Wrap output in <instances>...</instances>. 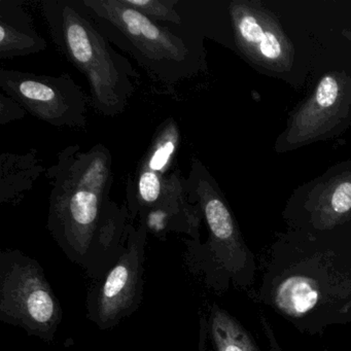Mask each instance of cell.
<instances>
[{"instance_id": "obj_1", "label": "cell", "mask_w": 351, "mask_h": 351, "mask_svg": "<svg viewBox=\"0 0 351 351\" xmlns=\"http://www.w3.org/2000/svg\"><path fill=\"white\" fill-rule=\"evenodd\" d=\"M258 300L311 336L351 322V223L279 234L269 248Z\"/></svg>"}, {"instance_id": "obj_2", "label": "cell", "mask_w": 351, "mask_h": 351, "mask_svg": "<svg viewBox=\"0 0 351 351\" xmlns=\"http://www.w3.org/2000/svg\"><path fill=\"white\" fill-rule=\"evenodd\" d=\"M112 158L104 145L83 151L65 147L49 172L52 191L48 229L57 245L87 275L94 244L112 182Z\"/></svg>"}, {"instance_id": "obj_3", "label": "cell", "mask_w": 351, "mask_h": 351, "mask_svg": "<svg viewBox=\"0 0 351 351\" xmlns=\"http://www.w3.org/2000/svg\"><path fill=\"white\" fill-rule=\"evenodd\" d=\"M42 12L57 48L87 79L94 110L104 117L122 114L139 79L130 62L112 49L79 0H44Z\"/></svg>"}, {"instance_id": "obj_4", "label": "cell", "mask_w": 351, "mask_h": 351, "mask_svg": "<svg viewBox=\"0 0 351 351\" xmlns=\"http://www.w3.org/2000/svg\"><path fill=\"white\" fill-rule=\"evenodd\" d=\"M79 1L108 40L157 81L176 85L204 69V49L198 36L153 21L122 0Z\"/></svg>"}, {"instance_id": "obj_5", "label": "cell", "mask_w": 351, "mask_h": 351, "mask_svg": "<svg viewBox=\"0 0 351 351\" xmlns=\"http://www.w3.org/2000/svg\"><path fill=\"white\" fill-rule=\"evenodd\" d=\"M186 189L206 223L208 237L186 240V261L209 289L223 293L234 287L247 289L256 279V262L219 184L199 160L193 159Z\"/></svg>"}, {"instance_id": "obj_6", "label": "cell", "mask_w": 351, "mask_h": 351, "mask_svg": "<svg viewBox=\"0 0 351 351\" xmlns=\"http://www.w3.org/2000/svg\"><path fill=\"white\" fill-rule=\"evenodd\" d=\"M63 310L36 258L19 250L0 254V322L53 342Z\"/></svg>"}, {"instance_id": "obj_7", "label": "cell", "mask_w": 351, "mask_h": 351, "mask_svg": "<svg viewBox=\"0 0 351 351\" xmlns=\"http://www.w3.org/2000/svg\"><path fill=\"white\" fill-rule=\"evenodd\" d=\"M147 227L128 223L124 247L118 261L88 291L87 316L99 330L119 326L141 307L143 299Z\"/></svg>"}, {"instance_id": "obj_8", "label": "cell", "mask_w": 351, "mask_h": 351, "mask_svg": "<svg viewBox=\"0 0 351 351\" xmlns=\"http://www.w3.org/2000/svg\"><path fill=\"white\" fill-rule=\"evenodd\" d=\"M0 88L26 112L52 126L84 128L87 124V96L67 73L36 75L1 69Z\"/></svg>"}, {"instance_id": "obj_9", "label": "cell", "mask_w": 351, "mask_h": 351, "mask_svg": "<svg viewBox=\"0 0 351 351\" xmlns=\"http://www.w3.org/2000/svg\"><path fill=\"white\" fill-rule=\"evenodd\" d=\"M228 13L236 47L242 56L270 73L291 71L295 48L270 10L258 0H233Z\"/></svg>"}, {"instance_id": "obj_10", "label": "cell", "mask_w": 351, "mask_h": 351, "mask_svg": "<svg viewBox=\"0 0 351 351\" xmlns=\"http://www.w3.org/2000/svg\"><path fill=\"white\" fill-rule=\"evenodd\" d=\"M293 229L328 231L351 223V160L298 189L283 210Z\"/></svg>"}, {"instance_id": "obj_11", "label": "cell", "mask_w": 351, "mask_h": 351, "mask_svg": "<svg viewBox=\"0 0 351 351\" xmlns=\"http://www.w3.org/2000/svg\"><path fill=\"white\" fill-rule=\"evenodd\" d=\"M350 108V75L344 71L326 73L289 119L277 151L298 149L324 138L348 117Z\"/></svg>"}, {"instance_id": "obj_12", "label": "cell", "mask_w": 351, "mask_h": 351, "mask_svg": "<svg viewBox=\"0 0 351 351\" xmlns=\"http://www.w3.org/2000/svg\"><path fill=\"white\" fill-rule=\"evenodd\" d=\"M139 219L149 233L162 240L171 232L186 234L192 240H201L202 213L198 205L190 200L186 180L178 172L166 176L161 198Z\"/></svg>"}, {"instance_id": "obj_13", "label": "cell", "mask_w": 351, "mask_h": 351, "mask_svg": "<svg viewBox=\"0 0 351 351\" xmlns=\"http://www.w3.org/2000/svg\"><path fill=\"white\" fill-rule=\"evenodd\" d=\"M47 48L29 14L19 1H0V58L29 56Z\"/></svg>"}, {"instance_id": "obj_14", "label": "cell", "mask_w": 351, "mask_h": 351, "mask_svg": "<svg viewBox=\"0 0 351 351\" xmlns=\"http://www.w3.org/2000/svg\"><path fill=\"white\" fill-rule=\"evenodd\" d=\"M204 318L207 337L215 351H262L243 324L217 303ZM272 351H280L275 344Z\"/></svg>"}, {"instance_id": "obj_15", "label": "cell", "mask_w": 351, "mask_h": 351, "mask_svg": "<svg viewBox=\"0 0 351 351\" xmlns=\"http://www.w3.org/2000/svg\"><path fill=\"white\" fill-rule=\"evenodd\" d=\"M180 143V132L176 121L169 119L161 125L141 166L165 176L173 162Z\"/></svg>"}, {"instance_id": "obj_16", "label": "cell", "mask_w": 351, "mask_h": 351, "mask_svg": "<svg viewBox=\"0 0 351 351\" xmlns=\"http://www.w3.org/2000/svg\"><path fill=\"white\" fill-rule=\"evenodd\" d=\"M123 3L136 10L153 21L180 27L182 20L176 11L178 0H122Z\"/></svg>"}, {"instance_id": "obj_17", "label": "cell", "mask_w": 351, "mask_h": 351, "mask_svg": "<svg viewBox=\"0 0 351 351\" xmlns=\"http://www.w3.org/2000/svg\"><path fill=\"white\" fill-rule=\"evenodd\" d=\"M0 124L5 125L8 122L18 120L25 116L26 110L11 97H5V94H1V104H0Z\"/></svg>"}, {"instance_id": "obj_18", "label": "cell", "mask_w": 351, "mask_h": 351, "mask_svg": "<svg viewBox=\"0 0 351 351\" xmlns=\"http://www.w3.org/2000/svg\"><path fill=\"white\" fill-rule=\"evenodd\" d=\"M200 338H199L198 351L208 350V337H207L206 326H205L204 318H201Z\"/></svg>"}, {"instance_id": "obj_19", "label": "cell", "mask_w": 351, "mask_h": 351, "mask_svg": "<svg viewBox=\"0 0 351 351\" xmlns=\"http://www.w3.org/2000/svg\"><path fill=\"white\" fill-rule=\"evenodd\" d=\"M342 36H344L347 40H350L351 42V26L348 28H345L342 32Z\"/></svg>"}]
</instances>
